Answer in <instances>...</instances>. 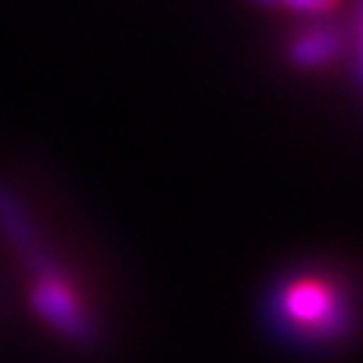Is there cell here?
Masks as SVG:
<instances>
[{
	"label": "cell",
	"instance_id": "cell-1",
	"mask_svg": "<svg viewBox=\"0 0 363 363\" xmlns=\"http://www.w3.org/2000/svg\"><path fill=\"white\" fill-rule=\"evenodd\" d=\"M269 315L279 333L309 345H336L354 324L345 288L327 272L291 276L272 294Z\"/></svg>",
	"mask_w": 363,
	"mask_h": 363
},
{
	"label": "cell",
	"instance_id": "cell-2",
	"mask_svg": "<svg viewBox=\"0 0 363 363\" xmlns=\"http://www.w3.org/2000/svg\"><path fill=\"white\" fill-rule=\"evenodd\" d=\"M30 306L58 336L79 345H91L97 339V321L85 306L82 294L67 276V269L55 260L52 252L30 260Z\"/></svg>",
	"mask_w": 363,
	"mask_h": 363
},
{
	"label": "cell",
	"instance_id": "cell-3",
	"mask_svg": "<svg viewBox=\"0 0 363 363\" xmlns=\"http://www.w3.org/2000/svg\"><path fill=\"white\" fill-rule=\"evenodd\" d=\"M345 49L342 30L333 25H312L294 33V40L288 43V55L291 61L303 67V70H315V67H324L336 61Z\"/></svg>",
	"mask_w": 363,
	"mask_h": 363
},
{
	"label": "cell",
	"instance_id": "cell-4",
	"mask_svg": "<svg viewBox=\"0 0 363 363\" xmlns=\"http://www.w3.org/2000/svg\"><path fill=\"white\" fill-rule=\"evenodd\" d=\"M255 4H264V6H285L291 13H309V16H324L336 9L342 0H255Z\"/></svg>",
	"mask_w": 363,
	"mask_h": 363
}]
</instances>
